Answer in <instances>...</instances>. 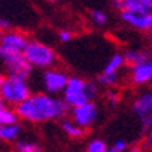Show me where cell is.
<instances>
[{"label": "cell", "instance_id": "1", "mask_svg": "<svg viewBox=\"0 0 152 152\" xmlns=\"http://www.w3.org/2000/svg\"><path fill=\"white\" fill-rule=\"evenodd\" d=\"M20 120L39 124L45 121L63 120L70 113V107L59 96L45 92H32V95L15 107Z\"/></svg>", "mask_w": 152, "mask_h": 152}, {"label": "cell", "instance_id": "2", "mask_svg": "<svg viewBox=\"0 0 152 152\" xmlns=\"http://www.w3.org/2000/svg\"><path fill=\"white\" fill-rule=\"evenodd\" d=\"M99 94L98 83L91 80H84L77 75H70L67 87L61 94V99L70 109L85 105L88 102H94Z\"/></svg>", "mask_w": 152, "mask_h": 152}, {"label": "cell", "instance_id": "3", "mask_svg": "<svg viewBox=\"0 0 152 152\" xmlns=\"http://www.w3.org/2000/svg\"><path fill=\"white\" fill-rule=\"evenodd\" d=\"M24 56L34 70H41V71L56 67L59 60L57 53L53 48L38 39H29L28 45L24 49Z\"/></svg>", "mask_w": 152, "mask_h": 152}, {"label": "cell", "instance_id": "4", "mask_svg": "<svg viewBox=\"0 0 152 152\" xmlns=\"http://www.w3.org/2000/svg\"><path fill=\"white\" fill-rule=\"evenodd\" d=\"M31 95H32V89H31L28 80L25 78L6 75L3 84L0 85L1 102L9 106H13V107H17L18 105H21Z\"/></svg>", "mask_w": 152, "mask_h": 152}, {"label": "cell", "instance_id": "5", "mask_svg": "<svg viewBox=\"0 0 152 152\" xmlns=\"http://www.w3.org/2000/svg\"><path fill=\"white\" fill-rule=\"evenodd\" d=\"M0 63L3 64L6 74L11 77L29 80V77L34 73V69L24 56V52L7 50L0 48Z\"/></svg>", "mask_w": 152, "mask_h": 152}, {"label": "cell", "instance_id": "6", "mask_svg": "<svg viewBox=\"0 0 152 152\" xmlns=\"http://www.w3.org/2000/svg\"><path fill=\"white\" fill-rule=\"evenodd\" d=\"M70 75L66 73L63 69L59 67H53V69L45 70L41 73L39 81H41V87H42V92L57 96L61 95L64 88L67 87Z\"/></svg>", "mask_w": 152, "mask_h": 152}, {"label": "cell", "instance_id": "7", "mask_svg": "<svg viewBox=\"0 0 152 152\" xmlns=\"http://www.w3.org/2000/svg\"><path fill=\"white\" fill-rule=\"evenodd\" d=\"M98 116H99V107L95 102H88L85 105L70 109V119L84 130L92 127L96 123Z\"/></svg>", "mask_w": 152, "mask_h": 152}, {"label": "cell", "instance_id": "8", "mask_svg": "<svg viewBox=\"0 0 152 152\" xmlns=\"http://www.w3.org/2000/svg\"><path fill=\"white\" fill-rule=\"evenodd\" d=\"M29 42L27 34L21 32V31H14V29H9L3 32L1 39H0V48L7 49V50H14V52H24L25 46Z\"/></svg>", "mask_w": 152, "mask_h": 152}, {"label": "cell", "instance_id": "9", "mask_svg": "<svg viewBox=\"0 0 152 152\" xmlns=\"http://www.w3.org/2000/svg\"><path fill=\"white\" fill-rule=\"evenodd\" d=\"M123 23L141 32H152V13H120Z\"/></svg>", "mask_w": 152, "mask_h": 152}, {"label": "cell", "instance_id": "10", "mask_svg": "<svg viewBox=\"0 0 152 152\" xmlns=\"http://www.w3.org/2000/svg\"><path fill=\"white\" fill-rule=\"evenodd\" d=\"M131 110L142 123L152 113V91H145V92L140 94L138 96L134 99Z\"/></svg>", "mask_w": 152, "mask_h": 152}, {"label": "cell", "instance_id": "11", "mask_svg": "<svg viewBox=\"0 0 152 152\" xmlns=\"http://www.w3.org/2000/svg\"><path fill=\"white\" fill-rule=\"evenodd\" d=\"M131 83L134 85H145V84L152 81V57L144 61L141 64L135 66L131 69V74H130Z\"/></svg>", "mask_w": 152, "mask_h": 152}, {"label": "cell", "instance_id": "12", "mask_svg": "<svg viewBox=\"0 0 152 152\" xmlns=\"http://www.w3.org/2000/svg\"><path fill=\"white\" fill-rule=\"evenodd\" d=\"M123 56H124V61L126 66L129 67H135V66L141 64L144 61H147L151 56H149V52L145 50V49H140V48H133V49H126L123 52Z\"/></svg>", "mask_w": 152, "mask_h": 152}, {"label": "cell", "instance_id": "13", "mask_svg": "<svg viewBox=\"0 0 152 152\" xmlns=\"http://www.w3.org/2000/svg\"><path fill=\"white\" fill-rule=\"evenodd\" d=\"M18 120L20 117L15 112V107L0 102V126L18 124Z\"/></svg>", "mask_w": 152, "mask_h": 152}, {"label": "cell", "instance_id": "14", "mask_svg": "<svg viewBox=\"0 0 152 152\" xmlns=\"http://www.w3.org/2000/svg\"><path fill=\"white\" fill-rule=\"evenodd\" d=\"M60 127L63 130V133L66 135H69L70 138H74V140H78V138H83L84 134H85V130L81 129L78 124H75L71 119H63L61 123H60Z\"/></svg>", "mask_w": 152, "mask_h": 152}, {"label": "cell", "instance_id": "15", "mask_svg": "<svg viewBox=\"0 0 152 152\" xmlns=\"http://www.w3.org/2000/svg\"><path fill=\"white\" fill-rule=\"evenodd\" d=\"M126 66V61H124V56L123 53H115L112 55V57L107 60L106 66L103 67V71L102 73H106V74H120V70L123 69Z\"/></svg>", "mask_w": 152, "mask_h": 152}, {"label": "cell", "instance_id": "16", "mask_svg": "<svg viewBox=\"0 0 152 152\" xmlns=\"http://www.w3.org/2000/svg\"><path fill=\"white\" fill-rule=\"evenodd\" d=\"M21 133V126H0V140L3 141H15Z\"/></svg>", "mask_w": 152, "mask_h": 152}, {"label": "cell", "instance_id": "17", "mask_svg": "<svg viewBox=\"0 0 152 152\" xmlns=\"http://www.w3.org/2000/svg\"><path fill=\"white\" fill-rule=\"evenodd\" d=\"M119 80H120V74H106V73H101L98 75V81L96 83L99 85L105 88H113L115 85L119 84Z\"/></svg>", "mask_w": 152, "mask_h": 152}, {"label": "cell", "instance_id": "18", "mask_svg": "<svg viewBox=\"0 0 152 152\" xmlns=\"http://www.w3.org/2000/svg\"><path fill=\"white\" fill-rule=\"evenodd\" d=\"M17 152H42V148L32 141H17L15 142Z\"/></svg>", "mask_w": 152, "mask_h": 152}, {"label": "cell", "instance_id": "19", "mask_svg": "<svg viewBox=\"0 0 152 152\" xmlns=\"http://www.w3.org/2000/svg\"><path fill=\"white\" fill-rule=\"evenodd\" d=\"M107 151H109V148H107L105 141L101 138H95L88 142L85 152H107Z\"/></svg>", "mask_w": 152, "mask_h": 152}, {"label": "cell", "instance_id": "20", "mask_svg": "<svg viewBox=\"0 0 152 152\" xmlns=\"http://www.w3.org/2000/svg\"><path fill=\"white\" fill-rule=\"evenodd\" d=\"M91 21L96 27H103L107 23V15L103 10H92L91 11Z\"/></svg>", "mask_w": 152, "mask_h": 152}, {"label": "cell", "instance_id": "21", "mask_svg": "<svg viewBox=\"0 0 152 152\" xmlns=\"http://www.w3.org/2000/svg\"><path fill=\"white\" fill-rule=\"evenodd\" d=\"M105 98H106V101L109 102L112 106H116L117 103H119V101H120L119 92H117V91H115L113 88H109V89H106Z\"/></svg>", "mask_w": 152, "mask_h": 152}, {"label": "cell", "instance_id": "22", "mask_svg": "<svg viewBox=\"0 0 152 152\" xmlns=\"http://www.w3.org/2000/svg\"><path fill=\"white\" fill-rule=\"evenodd\" d=\"M57 37H59L60 42H70L71 38H73V34H71V31H69V29H60L59 34H57Z\"/></svg>", "mask_w": 152, "mask_h": 152}, {"label": "cell", "instance_id": "23", "mask_svg": "<svg viewBox=\"0 0 152 152\" xmlns=\"http://www.w3.org/2000/svg\"><path fill=\"white\" fill-rule=\"evenodd\" d=\"M113 148L119 152H127L129 151V145H127V142H126L124 140H117V141L113 144Z\"/></svg>", "mask_w": 152, "mask_h": 152}, {"label": "cell", "instance_id": "24", "mask_svg": "<svg viewBox=\"0 0 152 152\" xmlns=\"http://www.w3.org/2000/svg\"><path fill=\"white\" fill-rule=\"evenodd\" d=\"M10 28H11L10 21L7 18H4V17L0 15V31H1V32H6V31H9Z\"/></svg>", "mask_w": 152, "mask_h": 152}, {"label": "cell", "instance_id": "25", "mask_svg": "<svg viewBox=\"0 0 152 152\" xmlns=\"http://www.w3.org/2000/svg\"><path fill=\"white\" fill-rule=\"evenodd\" d=\"M145 133H147V135H145V142H144V145H145V147H149L152 144V127H149Z\"/></svg>", "mask_w": 152, "mask_h": 152}, {"label": "cell", "instance_id": "26", "mask_svg": "<svg viewBox=\"0 0 152 152\" xmlns=\"http://www.w3.org/2000/svg\"><path fill=\"white\" fill-rule=\"evenodd\" d=\"M142 127H144V131H147L149 127H152V113L142 121Z\"/></svg>", "mask_w": 152, "mask_h": 152}, {"label": "cell", "instance_id": "27", "mask_svg": "<svg viewBox=\"0 0 152 152\" xmlns=\"http://www.w3.org/2000/svg\"><path fill=\"white\" fill-rule=\"evenodd\" d=\"M127 152H142V148L140 147V145H134V147H131Z\"/></svg>", "mask_w": 152, "mask_h": 152}, {"label": "cell", "instance_id": "28", "mask_svg": "<svg viewBox=\"0 0 152 152\" xmlns=\"http://www.w3.org/2000/svg\"><path fill=\"white\" fill-rule=\"evenodd\" d=\"M4 77H6V75H3V74L0 73V85H1V84H3V81H4Z\"/></svg>", "mask_w": 152, "mask_h": 152}, {"label": "cell", "instance_id": "29", "mask_svg": "<svg viewBox=\"0 0 152 152\" xmlns=\"http://www.w3.org/2000/svg\"><path fill=\"white\" fill-rule=\"evenodd\" d=\"M43 1H46V3H55V1H59V0H43Z\"/></svg>", "mask_w": 152, "mask_h": 152}, {"label": "cell", "instance_id": "30", "mask_svg": "<svg viewBox=\"0 0 152 152\" xmlns=\"http://www.w3.org/2000/svg\"><path fill=\"white\" fill-rule=\"evenodd\" d=\"M107 152H119V151H116V149H115V148H113V147H112V148H109V151H107Z\"/></svg>", "mask_w": 152, "mask_h": 152}, {"label": "cell", "instance_id": "31", "mask_svg": "<svg viewBox=\"0 0 152 152\" xmlns=\"http://www.w3.org/2000/svg\"><path fill=\"white\" fill-rule=\"evenodd\" d=\"M1 35H3V32H1V31H0V39H1Z\"/></svg>", "mask_w": 152, "mask_h": 152}, {"label": "cell", "instance_id": "32", "mask_svg": "<svg viewBox=\"0 0 152 152\" xmlns=\"http://www.w3.org/2000/svg\"><path fill=\"white\" fill-rule=\"evenodd\" d=\"M149 38H151V41H152V32H151V35H149Z\"/></svg>", "mask_w": 152, "mask_h": 152}, {"label": "cell", "instance_id": "33", "mask_svg": "<svg viewBox=\"0 0 152 152\" xmlns=\"http://www.w3.org/2000/svg\"><path fill=\"white\" fill-rule=\"evenodd\" d=\"M0 102H1V98H0Z\"/></svg>", "mask_w": 152, "mask_h": 152}]
</instances>
